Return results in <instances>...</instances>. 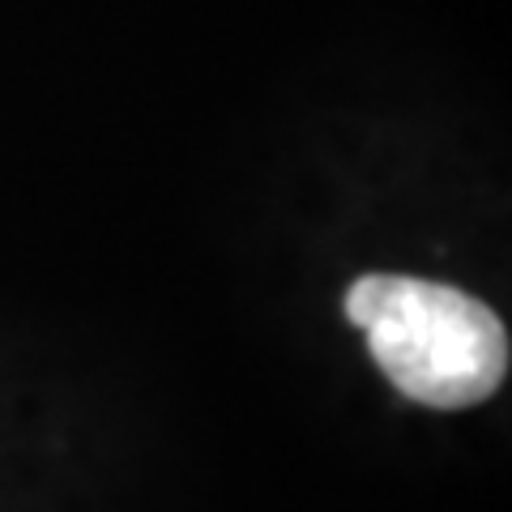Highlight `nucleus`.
Returning <instances> with one entry per match:
<instances>
[{"instance_id": "obj_1", "label": "nucleus", "mask_w": 512, "mask_h": 512, "mask_svg": "<svg viewBox=\"0 0 512 512\" xmlns=\"http://www.w3.org/2000/svg\"><path fill=\"white\" fill-rule=\"evenodd\" d=\"M346 316L367 333V350L393 389L419 406L466 410L504 384V320L457 286L367 274L346 291Z\"/></svg>"}]
</instances>
